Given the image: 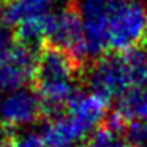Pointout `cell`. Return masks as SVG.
<instances>
[{"label":"cell","mask_w":147,"mask_h":147,"mask_svg":"<svg viewBox=\"0 0 147 147\" xmlns=\"http://www.w3.org/2000/svg\"><path fill=\"white\" fill-rule=\"evenodd\" d=\"M81 67L70 54L48 43L38 49L33 84L41 103V112L49 120L65 114L70 100L79 92Z\"/></svg>","instance_id":"6da1fadb"},{"label":"cell","mask_w":147,"mask_h":147,"mask_svg":"<svg viewBox=\"0 0 147 147\" xmlns=\"http://www.w3.org/2000/svg\"><path fill=\"white\" fill-rule=\"evenodd\" d=\"M147 33V11L133 0H114L108 19V48L125 52L138 48Z\"/></svg>","instance_id":"7a4b0ae2"},{"label":"cell","mask_w":147,"mask_h":147,"mask_svg":"<svg viewBox=\"0 0 147 147\" xmlns=\"http://www.w3.org/2000/svg\"><path fill=\"white\" fill-rule=\"evenodd\" d=\"M82 76L86 78L90 93L108 105L112 100H119L128 89H131L122 52H111L98 57L89 65Z\"/></svg>","instance_id":"3957f363"},{"label":"cell","mask_w":147,"mask_h":147,"mask_svg":"<svg viewBox=\"0 0 147 147\" xmlns=\"http://www.w3.org/2000/svg\"><path fill=\"white\" fill-rule=\"evenodd\" d=\"M114 0H73V10L81 21L87 62H93L108 51V19Z\"/></svg>","instance_id":"277c9868"},{"label":"cell","mask_w":147,"mask_h":147,"mask_svg":"<svg viewBox=\"0 0 147 147\" xmlns=\"http://www.w3.org/2000/svg\"><path fill=\"white\" fill-rule=\"evenodd\" d=\"M45 41L70 54L81 65L87 62L82 26L73 7L52 11L49 14L46 21Z\"/></svg>","instance_id":"5b68a950"},{"label":"cell","mask_w":147,"mask_h":147,"mask_svg":"<svg viewBox=\"0 0 147 147\" xmlns=\"http://www.w3.org/2000/svg\"><path fill=\"white\" fill-rule=\"evenodd\" d=\"M41 115V103L33 89L21 87L0 93V128L24 130Z\"/></svg>","instance_id":"8992f818"},{"label":"cell","mask_w":147,"mask_h":147,"mask_svg":"<svg viewBox=\"0 0 147 147\" xmlns=\"http://www.w3.org/2000/svg\"><path fill=\"white\" fill-rule=\"evenodd\" d=\"M38 51L14 43L11 49L0 55V93L26 87L33 81Z\"/></svg>","instance_id":"52a82bcc"},{"label":"cell","mask_w":147,"mask_h":147,"mask_svg":"<svg viewBox=\"0 0 147 147\" xmlns=\"http://www.w3.org/2000/svg\"><path fill=\"white\" fill-rule=\"evenodd\" d=\"M65 114H68L87 134H92L105 123L108 117V103L90 92H78L70 100Z\"/></svg>","instance_id":"ba28073f"},{"label":"cell","mask_w":147,"mask_h":147,"mask_svg":"<svg viewBox=\"0 0 147 147\" xmlns=\"http://www.w3.org/2000/svg\"><path fill=\"white\" fill-rule=\"evenodd\" d=\"M52 5L54 0H8L2 14L14 29L22 24L45 21L52 13Z\"/></svg>","instance_id":"9c48e42d"},{"label":"cell","mask_w":147,"mask_h":147,"mask_svg":"<svg viewBox=\"0 0 147 147\" xmlns=\"http://www.w3.org/2000/svg\"><path fill=\"white\" fill-rule=\"evenodd\" d=\"M41 134L46 147H70L87 136L86 131L68 114L48 120Z\"/></svg>","instance_id":"30bf717a"},{"label":"cell","mask_w":147,"mask_h":147,"mask_svg":"<svg viewBox=\"0 0 147 147\" xmlns=\"http://www.w3.org/2000/svg\"><path fill=\"white\" fill-rule=\"evenodd\" d=\"M115 114L125 122H147V86L131 87L117 100Z\"/></svg>","instance_id":"8fae6325"},{"label":"cell","mask_w":147,"mask_h":147,"mask_svg":"<svg viewBox=\"0 0 147 147\" xmlns=\"http://www.w3.org/2000/svg\"><path fill=\"white\" fill-rule=\"evenodd\" d=\"M131 87L147 86V48H133L122 52Z\"/></svg>","instance_id":"7c38bea8"},{"label":"cell","mask_w":147,"mask_h":147,"mask_svg":"<svg viewBox=\"0 0 147 147\" xmlns=\"http://www.w3.org/2000/svg\"><path fill=\"white\" fill-rule=\"evenodd\" d=\"M86 147H131V146L125 141L122 133H115V131L109 130L103 125L90 134Z\"/></svg>","instance_id":"4fadbf2b"},{"label":"cell","mask_w":147,"mask_h":147,"mask_svg":"<svg viewBox=\"0 0 147 147\" xmlns=\"http://www.w3.org/2000/svg\"><path fill=\"white\" fill-rule=\"evenodd\" d=\"M122 136L131 147H147V122H128Z\"/></svg>","instance_id":"5bb4252c"},{"label":"cell","mask_w":147,"mask_h":147,"mask_svg":"<svg viewBox=\"0 0 147 147\" xmlns=\"http://www.w3.org/2000/svg\"><path fill=\"white\" fill-rule=\"evenodd\" d=\"M13 147H46L41 131L22 130L13 133Z\"/></svg>","instance_id":"9a60e30c"},{"label":"cell","mask_w":147,"mask_h":147,"mask_svg":"<svg viewBox=\"0 0 147 147\" xmlns=\"http://www.w3.org/2000/svg\"><path fill=\"white\" fill-rule=\"evenodd\" d=\"M14 43H16V36H14L13 27L7 22L3 14L0 13V55L13 48Z\"/></svg>","instance_id":"2e32d148"},{"label":"cell","mask_w":147,"mask_h":147,"mask_svg":"<svg viewBox=\"0 0 147 147\" xmlns=\"http://www.w3.org/2000/svg\"><path fill=\"white\" fill-rule=\"evenodd\" d=\"M0 147H13V131L0 128Z\"/></svg>","instance_id":"e0dca14e"},{"label":"cell","mask_w":147,"mask_h":147,"mask_svg":"<svg viewBox=\"0 0 147 147\" xmlns=\"http://www.w3.org/2000/svg\"><path fill=\"white\" fill-rule=\"evenodd\" d=\"M7 2H8V0H0V13L3 11V8H5V5H7Z\"/></svg>","instance_id":"ac0fdd59"},{"label":"cell","mask_w":147,"mask_h":147,"mask_svg":"<svg viewBox=\"0 0 147 147\" xmlns=\"http://www.w3.org/2000/svg\"><path fill=\"white\" fill-rule=\"evenodd\" d=\"M133 2H138V3H144V2H147V0H133Z\"/></svg>","instance_id":"d6986e66"},{"label":"cell","mask_w":147,"mask_h":147,"mask_svg":"<svg viewBox=\"0 0 147 147\" xmlns=\"http://www.w3.org/2000/svg\"><path fill=\"white\" fill-rule=\"evenodd\" d=\"M70 147H86V146H81V144H74V146H70Z\"/></svg>","instance_id":"ffe728a7"},{"label":"cell","mask_w":147,"mask_h":147,"mask_svg":"<svg viewBox=\"0 0 147 147\" xmlns=\"http://www.w3.org/2000/svg\"><path fill=\"white\" fill-rule=\"evenodd\" d=\"M146 38H147V33H146Z\"/></svg>","instance_id":"44dd1931"}]
</instances>
